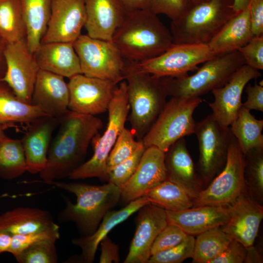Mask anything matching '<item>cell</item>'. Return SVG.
I'll use <instances>...</instances> for the list:
<instances>
[{
  "label": "cell",
  "mask_w": 263,
  "mask_h": 263,
  "mask_svg": "<svg viewBox=\"0 0 263 263\" xmlns=\"http://www.w3.org/2000/svg\"><path fill=\"white\" fill-rule=\"evenodd\" d=\"M26 35L20 0H0V38L10 43L26 39Z\"/></svg>",
  "instance_id": "cell-33"
},
{
  "label": "cell",
  "mask_w": 263,
  "mask_h": 263,
  "mask_svg": "<svg viewBox=\"0 0 263 263\" xmlns=\"http://www.w3.org/2000/svg\"><path fill=\"white\" fill-rule=\"evenodd\" d=\"M246 247L239 242L232 239L226 248L211 263H244Z\"/></svg>",
  "instance_id": "cell-45"
},
{
  "label": "cell",
  "mask_w": 263,
  "mask_h": 263,
  "mask_svg": "<svg viewBox=\"0 0 263 263\" xmlns=\"http://www.w3.org/2000/svg\"><path fill=\"white\" fill-rule=\"evenodd\" d=\"M132 131L122 130L107 160V171L131 156L143 145L141 140L136 141Z\"/></svg>",
  "instance_id": "cell-37"
},
{
  "label": "cell",
  "mask_w": 263,
  "mask_h": 263,
  "mask_svg": "<svg viewBox=\"0 0 263 263\" xmlns=\"http://www.w3.org/2000/svg\"><path fill=\"white\" fill-rule=\"evenodd\" d=\"M128 11L150 9L151 0H120Z\"/></svg>",
  "instance_id": "cell-49"
},
{
  "label": "cell",
  "mask_w": 263,
  "mask_h": 263,
  "mask_svg": "<svg viewBox=\"0 0 263 263\" xmlns=\"http://www.w3.org/2000/svg\"><path fill=\"white\" fill-rule=\"evenodd\" d=\"M26 25V42L34 54L40 46L49 21L53 0H20Z\"/></svg>",
  "instance_id": "cell-30"
},
{
  "label": "cell",
  "mask_w": 263,
  "mask_h": 263,
  "mask_svg": "<svg viewBox=\"0 0 263 263\" xmlns=\"http://www.w3.org/2000/svg\"><path fill=\"white\" fill-rule=\"evenodd\" d=\"M253 37L248 7L230 19L207 45L217 56L238 51Z\"/></svg>",
  "instance_id": "cell-27"
},
{
  "label": "cell",
  "mask_w": 263,
  "mask_h": 263,
  "mask_svg": "<svg viewBox=\"0 0 263 263\" xmlns=\"http://www.w3.org/2000/svg\"><path fill=\"white\" fill-rule=\"evenodd\" d=\"M112 41L131 63L157 56L174 44L170 30L150 9L128 12Z\"/></svg>",
  "instance_id": "cell-2"
},
{
  "label": "cell",
  "mask_w": 263,
  "mask_h": 263,
  "mask_svg": "<svg viewBox=\"0 0 263 263\" xmlns=\"http://www.w3.org/2000/svg\"><path fill=\"white\" fill-rule=\"evenodd\" d=\"M244 169V156L233 135L224 167L209 185L199 192L194 206H227L232 202L245 191Z\"/></svg>",
  "instance_id": "cell-11"
},
{
  "label": "cell",
  "mask_w": 263,
  "mask_h": 263,
  "mask_svg": "<svg viewBox=\"0 0 263 263\" xmlns=\"http://www.w3.org/2000/svg\"><path fill=\"white\" fill-rule=\"evenodd\" d=\"M259 70L244 64L223 86L211 92L214 101L208 105L214 118L222 126L229 127L242 107V95L248 83L261 76Z\"/></svg>",
  "instance_id": "cell-15"
},
{
  "label": "cell",
  "mask_w": 263,
  "mask_h": 263,
  "mask_svg": "<svg viewBox=\"0 0 263 263\" xmlns=\"http://www.w3.org/2000/svg\"><path fill=\"white\" fill-rule=\"evenodd\" d=\"M48 184L73 193L75 203L65 199L66 207L58 215L60 222H73L81 237L89 236L97 229L105 214L121 198L120 188L109 183L102 186L54 181Z\"/></svg>",
  "instance_id": "cell-3"
},
{
  "label": "cell",
  "mask_w": 263,
  "mask_h": 263,
  "mask_svg": "<svg viewBox=\"0 0 263 263\" xmlns=\"http://www.w3.org/2000/svg\"><path fill=\"white\" fill-rule=\"evenodd\" d=\"M132 131L141 140L153 125L166 103L168 96L161 78L125 71Z\"/></svg>",
  "instance_id": "cell-7"
},
{
  "label": "cell",
  "mask_w": 263,
  "mask_h": 263,
  "mask_svg": "<svg viewBox=\"0 0 263 263\" xmlns=\"http://www.w3.org/2000/svg\"><path fill=\"white\" fill-rule=\"evenodd\" d=\"M59 238V227L55 223L43 230L26 234L13 235L8 252L15 257L24 249L34 244L43 241H57Z\"/></svg>",
  "instance_id": "cell-39"
},
{
  "label": "cell",
  "mask_w": 263,
  "mask_h": 263,
  "mask_svg": "<svg viewBox=\"0 0 263 263\" xmlns=\"http://www.w3.org/2000/svg\"><path fill=\"white\" fill-rule=\"evenodd\" d=\"M144 195L150 203L172 211L193 207L195 200L184 187L168 178L147 191Z\"/></svg>",
  "instance_id": "cell-31"
},
{
  "label": "cell",
  "mask_w": 263,
  "mask_h": 263,
  "mask_svg": "<svg viewBox=\"0 0 263 263\" xmlns=\"http://www.w3.org/2000/svg\"><path fill=\"white\" fill-rule=\"evenodd\" d=\"M165 164L168 178L181 185L195 199L201 191L200 179L184 137L175 142L165 152Z\"/></svg>",
  "instance_id": "cell-26"
},
{
  "label": "cell",
  "mask_w": 263,
  "mask_h": 263,
  "mask_svg": "<svg viewBox=\"0 0 263 263\" xmlns=\"http://www.w3.org/2000/svg\"><path fill=\"white\" fill-rule=\"evenodd\" d=\"M136 230L124 263H147L152 245L168 225L166 210L151 203L139 210Z\"/></svg>",
  "instance_id": "cell-18"
},
{
  "label": "cell",
  "mask_w": 263,
  "mask_h": 263,
  "mask_svg": "<svg viewBox=\"0 0 263 263\" xmlns=\"http://www.w3.org/2000/svg\"><path fill=\"white\" fill-rule=\"evenodd\" d=\"M238 51L245 64L257 70H263V35L254 36Z\"/></svg>",
  "instance_id": "cell-44"
},
{
  "label": "cell",
  "mask_w": 263,
  "mask_h": 263,
  "mask_svg": "<svg viewBox=\"0 0 263 263\" xmlns=\"http://www.w3.org/2000/svg\"><path fill=\"white\" fill-rule=\"evenodd\" d=\"M27 171L20 139L8 138L0 141V178L15 179Z\"/></svg>",
  "instance_id": "cell-35"
},
{
  "label": "cell",
  "mask_w": 263,
  "mask_h": 263,
  "mask_svg": "<svg viewBox=\"0 0 263 263\" xmlns=\"http://www.w3.org/2000/svg\"><path fill=\"white\" fill-rule=\"evenodd\" d=\"M9 196H10L8 193H5L0 195V199L6 197H9Z\"/></svg>",
  "instance_id": "cell-56"
},
{
  "label": "cell",
  "mask_w": 263,
  "mask_h": 263,
  "mask_svg": "<svg viewBox=\"0 0 263 263\" xmlns=\"http://www.w3.org/2000/svg\"><path fill=\"white\" fill-rule=\"evenodd\" d=\"M233 0H207L194 4L180 19L171 21L174 44H207L236 13Z\"/></svg>",
  "instance_id": "cell-6"
},
{
  "label": "cell",
  "mask_w": 263,
  "mask_h": 263,
  "mask_svg": "<svg viewBox=\"0 0 263 263\" xmlns=\"http://www.w3.org/2000/svg\"><path fill=\"white\" fill-rule=\"evenodd\" d=\"M229 127L244 155L251 150L263 148V120L255 118L248 110L242 106Z\"/></svg>",
  "instance_id": "cell-32"
},
{
  "label": "cell",
  "mask_w": 263,
  "mask_h": 263,
  "mask_svg": "<svg viewBox=\"0 0 263 263\" xmlns=\"http://www.w3.org/2000/svg\"><path fill=\"white\" fill-rule=\"evenodd\" d=\"M165 152L155 146L146 148L131 178L120 188L122 201L129 203L168 178Z\"/></svg>",
  "instance_id": "cell-19"
},
{
  "label": "cell",
  "mask_w": 263,
  "mask_h": 263,
  "mask_svg": "<svg viewBox=\"0 0 263 263\" xmlns=\"http://www.w3.org/2000/svg\"><path fill=\"white\" fill-rule=\"evenodd\" d=\"M192 0H151L150 9L155 14H163L171 21L180 19L193 6Z\"/></svg>",
  "instance_id": "cell-42"
},
{
  "label": "cell",
  "mask_w": 263,
  "mask_h": 263,
  "mask_svg": "<svg viewBox=\"0 0 263 263\" xmlns=\"http://www.w3.org/2000/svg\"><path fill=\"white\" fill-rule=\"evenodd\" d=\"M232 240L221 227H214L197 235L195 239L192 263H211Z\"/></svg>",
  "instance_id": "cell-34"
},
{
  "label": "cell",
  "mask_w": 263,
  "mask_h": 263,
  "mask_svg": "<svg viewBox=\"0 0 263 263\" xmlns=\"http://www.w3.org/2000/svg\"><path fill=\"white\" fill-rule=\"evenodd\" d=\"M187 236L188 234L179 227L168 224L155 239L151 248V255L178 245Z\"/></svg>",
  "instance_id": "cell-43"
},
{
  "label": "cell",
  "mask_w": 263,
  "mask_h": 263,
  "mask_svg": "<svg viewBox=\"0 0 263 263\" xmlns=\"http://www.w3.org/2000/svg\"><path fill=\"white\" fill-rule=\"evenodd\" d=\"M69 90L62 76L39 69L31 104L46 115L60 119L69 111Z\"/></svg>",
  "instance_id": "cell-20"
},
{
  "label": "cell",
  "mask_w": 263,
  "mask_h": 263,
  "mask_svg": "<svg viewBox=\"0 0 263 263\" xmlns=\"http://www.w3.org/2000/svg\"><path fill=\"white\" fill-rule=\"evenodd\" d=\"M244 176L245 182L254 195L260 201L263 196V148L251 150L246 154Z\"/></svg>",
  "instance_id": "cell-36"
},
{
  "label": "cell",
  "mask_w": 263,
  "mask_h": 263,
  "mask_svg": "<svg viewBox=\"0 0 263 263\" xmlns=\"http://www.w3.org/2000/svg\"><path fill=\"white\" fill-rule=\"evenodd\" d=\"M168 224L181 228L188 235H196L228 222L229 210L227 206L205 205L183 210H166Z\"/></svg>",
  "instance_id": "cell-23"
},
{
  "label": "cell",
  "mask_w": 263,
  "mask_h": 263,
  "mask_svg": "<svg viewBox=\"0 0 263 263\" xmlns=\"http://www.w3.org/2000/svg\"><path fill=\"white\" fill-rule=\"evenodd\" d=\"M248 8L254 36L263 35V0H250Z\"/></svg>",
  "instance_id": "cell-47"
},
{
  "label": "cell",
  "mask_w": 263,
  "mask_h": 263,
  "mask_svg": "<svg viewBox=\"0 0 263 263\" xmlns=\"http://www.w3.org/2000/svg\"><path fill=\"white\" fill-rule=\"evenodd\" d=\"M82 74L119 83L124 80L126 63L112 41L81 34L74 42Z\"/></svg>",
  "instance_id": "cell-10"
},
{
  "label": "cell",
  "mask_w": 263,
  "mask_h": 263,
  "mask_svg": "<svg viewBox=\"0 0 263 263\" xmlns=\"http://www.w3.org/2000/svg\"><path fill=\"white\" fill-rule=\"evenodd\" d=\"M194 133L198 143L199 171L202 178L208 181L224 167L233 134L230 127L221 125L212 113L196 123Z\"/></svg>",
  "instance_id": "cell-12"
},
{
  "label": "cell",
  "mask_w": 263,
  "mask_h": 263,
  "mask_svg": "<svg viewBox=\"0 0 263 263\" xmlns=\"http://www.w3.org/2000/svg\"><path fill=\"white\" fill-rule=\"evenodd\" d=\"M195 243L194 236L188 235L180 244L169 248L151 255L147 263H180L192 258Z\"/></svg>",
  "instance_id": "cell-40"
},
{
  "label": "cell",
  "mask_w": 263,
  "mask_h": 263,
  "mask_svg": "<svg viewBox=\"0 0 263 263\" xmlns=\"http://www.w3.org/2000/svg\"><path fill=\"white\" fill-rule=\"evenodd\" d=\"M146 148L143 145L131 156L108 171V181L121 188L136 171Z\"/></svg>",
  "instance_id": "cell-41"
},
{
  "label": "cell",
  "mask_w": 263,
  "mask_h": 263,
  "mask_svg": "<svg viewBox=\"0 0 263 263\" xmlns=\"http://www.w3.org/2000/svg\"><path fill=\"white\" fill-rule=\"evenodd\" d=\"M247 99L242 106L250 111L263 112V85L255 82L253 85L247 84L245 87Z\"/></svg>",
  "instance_id": "cell-46"
},
{
  "label": "cell",
  "mask_w": 263,
  "mask_h": 263,
  "mask_svg": "<svg viewBox=\"0 0 263 263\" xmlns=\"http://www.w3.org/2000/svg\"><path fill=\"white\" fill-rule=\"evenodd\" d=\"M5 43L0 38V81H2L6 71V63L4 55Z\"/></svg>",
  "instance_id": "cell-52"
},
{
  "label": "cell",
  "mask_w": 263,
  "mask_h": 263,
  "mask_svg": "<svg viewBox=\"0 0 263 263\" xmlns=\"http://www.w3.org/2000/svg\"><path fill=\"white\" fill-rule=\"evenodd\" d=\"M150 203L144 195L129 203L124 207L118 210L108 211L103 217L95 231L91 235L74 238L72 243L78 246L81 254L75 261L81 263L94 262L98 246L102 240L115 226L123 222L142 207Z\"/></svg>",
  "instance_id": "cell-24"
},
{
  "label": "cell",
  "mask_w": 263,
  "mask_h": 263,
  "mask_svg": "<svg viewBox=\"0 0 263 263\" xmlns=\"http://www.w3.org/2000/svg\"><path fill=\"white\" fill-rule=\"evenodd\" d=\"M5 128L0 124V141L8 138L4 132Z\"/></svg>",
  "instance_id": "cell-54"
},
{
  "label": "cell",
  "mask_w": 263,
  "mask_h": 263,
  "mask_svg": "<svg viewBox=\"0 0 263 263\" xmlns=\"http://www.w3.org/2000/svg\"><path fill=\"white\" fill-rule=\"evenodd\" d=\"M59 123L60 119L44 115L29 124L26 132L20 139L28 172L39 173L44 169L52 135Z\"/></svg>",
  "instance_id": "cell-21"
},
{
  "label": "cell",
  "mask_w": 263,
  "mask_h": 263,
  "mask_svg": "<svg viewBox=\"0 0 263 263\" xmlns=\"http://www.w3.org/2000/svg\"><path fill=\"white\" fill-rule=\"evenodd\" d=\"M56 135L50 146L47 161L39 174L42 182L68 177L83 164L90 143L102 128L103 122L94 115L69 111L60 119Z\"/></svg>",
  "instance_id": "cell-1"
},
{
  "label": "cell",
  "mask_w": 263,
  "mask_h": 263,
  "mask_svg": "<svg viewBox=\"0 0 263 263\" xmlns=\"http://www.w3.org/2000/svg\"><path fill=\"white\" fill-rule=\"evenodd\" d=\"M54 224L48 211L38 208L19 207L0 214V230L12 235L43 230Z\"/></svg>",
  "instance_id": "cell-28"
},
{
  "label": "cell",
  "mask_w": 263,
  "mask_h": 263,
  "mask_svg": "<svg viewBox=\"0 0 263 263\" xmlns=\"http://www.w3.org/2000/svg\"><path fill=\"white\" fill-rule=\"evenodd\" d=\"M215 56L207 44H174L161 55L139 63L129 62L125 71L149 74L158 77H179L198 69Z\"/></svg>",
  "instance_id": "cell-9"
},
{
  "label": "cell",
  "mask_w": 263,
  "mask_h": 263,
  "mask_svg": "<svg viewBox=\"0 0 263 263\" xmlns=\"http://www.w3.org/2000/svg\"><path fill=\"white\" fill-rule=\"evenodd\" d=\"M44 115L38 108L19 99L6 82L0 81V124L5 129L17 123L29 124Z\"/></svg>",
  "instance_id": "cell-29"
},
{
  "label": "cell",
  "mask_w": 263,
  "mask_h": 263,
  "mask_svg": "<svg viewBox=\"0 0 263 263\" xmlns=\"http://www.w3.org/2000/svg\"><path fill=\"white\" fill-rule=\"evenodd\" d=\"M12 235L0 230V254L8 252L10 246Z\"/></svg>",
  "instance_id": "cell-50"
},
{
  "label": "cell",
  "mask_w": 263,
  "mask_h": 263,
  "mask_svg": "<svg viewBox=\"0 0 263 263\" xmlns=\"http://www.w3.org/2000/svg\"><path fill=\"white\" fill-rule=\"evenodd\" d=\"M244 64L242 54L236 51L215 56L191 75L161 77V80L168 96L200 97L224 85Z\"/></svg>",
  "instance_id": "cell-4"
},
{
  "label": "cell",
  "mask_w": 263,
  "mask_h": 263,
  "mask_svg": "<svg viewBox=\"0 0 263 263\" xmlns=\"http://www.w3.org/2000/svg\"><path fill=\"white\" fill-rule=\"evenodd\" d=\"M207 0H192L193 4H196L201 2H204Z\"/></svg>",
  "instance_id": "cell-55"
},
{
  "label": "cell",
  "mask_w": 263,
  "mask_h": 263,
  "mask_svg": "<svg viewBox=\"0 0 263 263\" xmlns=\"http://www.w3.org/2000/svg\"><path fill=\"white\" fill-rule=\"evenodd\" d=\"M202 102L201 97H171L141 139L145 148L155 146L166 152L177 140L194 133L193 114Z\"/></svg>",
  "instance_id": "cell-8"
},
{
  "label": "cell",
  "mask_w": 263,
  "mask_h": 263,
  "mask_svg": "<svg viewBox=\"0 0 263 263\" xmlns=\"http://www.w3.org/2000/svg\"><path fill=\"white\" fill-rule=\"evenodd\" d=\"M87 35L112 41L128 11L120 0H85Z\"/></svg>",
  "instance_id": "cell-22"
},
{
  "label": "cell",
  "mask_w": 263,
  "mask_h": 263,
  "mask_svg": "<svg viewBox=\"0 0 263 263\" xmlns=\"http://www.w3.org/2000/svg\"><path fill=\"white\" fill-rule=\"evenodd\" d=\"M34 55L39 69L69 79L82 74L79 59L73 43H41Z\"/></svg>",
  "instance_id": "cell-25"
},
{
  "label": "cell",
  "mask_w": 263,
  "mask_h": 263,
  "mask_svg": "<svg viewBox=\"0 0 263 263\" xmlns=\"http://www.w3.org/2000/svg\"><path fill=\"white\" fill-rule=\"evenodd\" d=\"M250 0H233L232 7L235 12L238 13L248 7Z\"/></svg>",
  "instance_id": "cell-53"
},
{
  "label": "cell",
  "mask_w": 263,
  "mask_h": 263,
  "mask_svg": "<svg viewBox=\"0 0 263 263\" xmlns=\"http://www.w3.org/2000/svg\"><path fill=\"white\" fill-rule=\"evenodd\" d=\"M86 21L85 0H53L49 21L41 43H73L81 35Z\"/></svg>",
  "instance_id": "cell-16"
},
{
  "label": "cell",
  "mask_w": 263,
  "mask_h": 263,
  "mask_svg": "<svg viewBox=\"0 0 263 263\" xmlns=\"http://www.w3.org/2000/svg\"><path fill=\"white\" fill-rule=\"evenodd\" d=\"M108 122L101 136L97 134L92 140L94 154L92 157L75 169L68 176L72 180L96 177L108 181L107 160L117 137L124 128L130 105L126 81L119 82L115 88L108 108Z\"/></svg>",
  "instance_id": "cell-5"
},
{
  "label": "cell",
  "mask_w": 263,
  "mask_h": 263,
  "mask_svg": "<svg viewBox=\"0 0 263 263\" xmlns=\"http://www.w3.org/2000/svg\"><path fill=\"white\" fill-rule=\"evenodd\" d=\"M118 83L109 80L76 75L68 83V109L79 113L95 115L106 112Z\"/></svg>",
  "instance_id": "cell-14"
},
{
  "label": "cell",
  "mask_w": 263,
  "mask_h": 263,
  "mask_svg": "<svg viewBox=\"0 0 263 263\" xmlns=\"http://www.w3.org/2000/svg\"><path fill=\"white\" fill-rule=\"evenodd\" d=\"M6 82L21 101L31 104L32 95L39 68L26 39L5 43Z\"/></svg>",
  "instance_id": "cell-13"
},
{
  "label": "cell",
  "mask_w": 263,
  "mask_h": 263,
  "mask_svg": "<svg viewBox=\"0 0 263 263\" xmlns=\"http://www.w3.org/2000/svg\"><path fill=\"white\" fill-rule=\"evenodd\" d=\"M262 258L253 245L246 247V255L244 263H261Z\"/></svg>",
  "instance_id": "cell-51"
},
{
  "label": "cell",
  "mask_w": 263,
  "mask_h": 263,
  "mask_svg": "<svg viewBox=\"0 0 263 263\" xmlns=\"http://www.w3.org/2000/svg\"><path fill=\"white\" fill-rule=\"evenodd\" d=\"M229 218L222 229L246 247L253 245L263 218V207L244 191L227 205Z\"/></svg>",
  "instance_id": "cell-17"
},
{
  "label": "cell",
  "mask_w": 263,
  "mask_h": 263,
  "mask_svg": "<svg viewBox=\"0 0 263 263\" xmlns=\"http://www.w3.org/2000/svg\"><path fill=\"white\" fill-rule=\"evenodd\" d=\"M56 242L47 240L37 243L24 249L15 258L19 263H56L58 261Z\"/></svg>",
  "instance_id": "cell-38"
},
{
  "label": "cell",
  "mask_w": 263,
  "mask_h": 263,
  "mask_svg": "<svg viewBox=\"0 0 263 263\" xmlns=\"http://www.w3.org/2000/svg\"><path fill=\"white\" fill-rule=\"evenodd\" d=\"M100 244L101 245L100 263H117L120 262L119 247L112 242L108 236L102 240Z\"/></svg>",
  "instance_id": "cell-48"
}]
</instances>
